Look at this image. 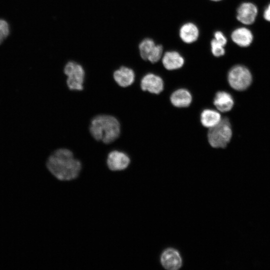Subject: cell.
I'll use <instances>...</instances> for the list:
<instances>
[{
	"instance_id": "7a4b0ae2",
	"label": "cell",
	"mask_w": 270,
	"mask_h": 270,
	"mask_svg": "<svg viewBox=\"0 0 270 270\" xmlns=\"http://www.w3.org/2000/svg\"><path fill=\"white\" fill-rule=\"evenodd\" d=\"M90 132L95 140L108 144L118 138L120 132V126L115 117L110 115L100 114L92 119Z\"/></svg>"
},
{
	"instance_id": "8992f818",
	"label": "cell",
	"mask_w": 270,
	"mask_h": 270,
	"mask_svg": "<svg viewBox=\"0 0 270 270\" xmlns=\"http://www.w3.org/2000/svg\"><path fill=\"white\" fill-rule=\"evenodd\" d=\"M258 14L257 6L251 2H244L236 10V18L242 24L248 26L254 22Z\"/></svg>"
},
{
	"instance_id": "603a6c76",
	"label": "cell",
	"mask_w": 270,
	"mask_h": 270,
	"mask_svg": "<svg viewBox=\"0 0 270 270\" xmlns=\"http://www.w3.org/2000/svg\"><path fill=\"white\" fill-rule=\"evenodd\" d=\"M4 39V38L3 37L1 33L0 32V44H2V42Z\"/></svg>"
},
{
	"instance_id": "277c9868",
	"label": "cell",
	"mask_w": 270,
	"mask_h": 270,
	"mask_svg": "<svg viewBox=\"0 0 270 270\" xmlns=\"http://www.w3.org/2000/svg\"><path fill=\"white\" fill-rule=\"evenodd\" d=\"M228 80L230 86L233 89L242 91L246 90L252 80V74L246 66L238 64L232 66L228 74Z\"/></svg>"
},
{
	"instance_id": "6da1fadb",
	"label": "cell",
	"mask_w": 270,
	"mask_h": 270,
	"mask_svg": "<svg viewBox=\"0 0 270 270\" xmlns=\"http://www.w3.org/2000/svg\"><path fill=\"white\" fill-rule=\"evenodd\" d=\"M46 167L57 179L68 181L76 178L79 175L82 164L75 158L68 149L60 148L55 150L48 158Z\"/></svg>"
},
{
	"instance_id": "e0dca14e",
	"label": "cell",
	"mask_w": 270,
	"mask_h": 270,
	"mask_svg": "<svg viewBox=\"0 0 270 270\" xmlns=\"http://www.w3.org/2000/svg\"><path fill=\"white\" fill-rule=\"evenodd\" d=\"M156 44L150 38H145L140 42L139 50L140 56L143 60H148Z\"/></svg>"
},
{
	"instance_id": "30bf717a",
	"label": "cell",
	"mask_w": 270,
	"mask_h": 270,
	"mask_svg": "<svg viewBox=\"0 0 270 270\" xmlns=\"http://www.w3.org/2000/svg\"><path fill=\"white\" fill-rule=\"evenodd\" d=\"M230 37L235 44L242 48L250 46L254 40L252 31L244 26L239 27L234 30L231 34Z\"/></svg>"
},
{
	"instance_id": "5b68a950",
	"label": "cell",
	"mask_w": 270,
	"mask_h": 270,
	"mask_svg": "<svg viewBox=\"0 0 270 270\" xmlns=\"http://www.w3.org/2000/svg\"><path fill=\"white\" fill-rule=\"evenodd\" d=\"M64 72L68 78L66 84L70 90H82L84 78V71L80 64L69 62L64 66Z\"/></svg>"
},
{
	"instance_id": "3957f363",
	"label": "cell",
	"mask_w": 270,
	"mask_h": 270,
	"mask_svg": "<svg viewBox=\"0 0 270 270\" xmlns=\"http://www.w3.org/2000/svg\"><path fill=\"white\" fill-rule=\"evenodd\" d=\"M232 136L230 121L228 118H224L216 125L209 128L208 139L212 148H224L230 141Z\"/></svg>"
},
{
	"instance_id": "7c38bea8",
	"label": "cell",
	"mask_w": 270,
	"mask_h": 270,
	"mask_svg": "<svg viewBox=\"0 0 270 270\" xmlns=\"http://www.w3.org/2000/svg\"><path fill=\"white\" fill-rule=\"evenodd\" d=\"M113 76L116 82L123 88L130 86L135 79L133 70L126 66H122L114 71Z\"/></svg>"
},
{
	"instance_id": "ac0fdd59",
	"label": "cell",
	"mask_w": 270,
	"mask_h": 270,
	"mask_svg": "<svg viewBox=\"0 0 270 270\" xmlns=\"http://www.w3.org/2000/svg\"><path fill=\"white\" fill-rule=\"evenodd\" d=\"M224 46L213 38L210 42L212 54L216 57H220L225 54Z\"/></svg>"
},
{
	"instance_id": "7402d4cb",
	"label": "cell",
	"mask_w": 270,
	"mask_h": 270,
	"mask_svg": "<svg viewBox=\"0 0 270 270\" xmlns=\"http://www.w3.org/2000/svg\"><path fill=\"white\" fill-rule=\"evenodd\" d=\"M263 17L266 21L270 22V3L265 8L263 12Z\"/></svg>"
},
{
	"instance_id": "cb8c5ba5",
	"label": "cell",
	"mask_w": 270,
	"mask_h": 270,
	"mask_svg": "<svg viewBox=\"0 0 270 270\" xmlns=\"http://www.w3.org/2000/svg\"><path fill=\"white\" fill-rule=\"evenodd\" d=\"M212 1H214V2H218V1H220L221 0H210Z\"/></svg>"
},
{
	"instance_id": "8fae6325",
	"label": "cell",
	"mask_w": 270,
	"mask_h": 270,
	"mask_svg": "<svg viewBox=\"0 0 270 270\" xmlns=\"http://www.w3.org/2000/svg\"><path fill=\"white\" fill-rule=\"evenodd\" d=\"M164 66L168 70H176L181 68L184 63L182 56L176 51L166 52L162 58Z\"/></svg>"
},
{
	"instance_id": "9c48e42d",
	"label": "cell",
	"mask_w": 270,
	"mask_h": 270,
	"mask_svg": "<svg viewBox=\"0 0 270 270\" xmlns=\"http://www.w3.org/2000/svg\"><path fill=\"white\" fill-rule=\"evenodd\" d=\"M161 262L166 269L176 270L181 267L182 260L179 252L170 248L166 250L162 254Z\"/></svg>"
},
{
	"instance_id": "ffe728a7",
	"label": "cell",
	"mask_w": 270,
	"mask_h": 270,
	"mask_svg": "<svg viewBox=\"0 0 270 270\" xmlns=\"http://www.w3.org/2000/svg\"><path fill=\"white\" fill-rule=\"evenodd\" d=\"M0 32L6 38L10 34V26L8 23L4 20L0 19Z\"/></svg>"
},
{
	"instance_id": "5bb4252c",
	"label": "cell",
	"mask_w": 270,
	"mask_h": 270,
	"mask_svg": "<svg viewBox=\"0 0 270 270\" xmlns=\"http://www.w3.org/2000/svg\"><path fill=\"white\" fill-rule=\"evenodd\" d=\"M200 34L198 26L194 23L188 22L182 25L179 30L180 39L185 43L192 44L198 38Z\"/></svg>"
},
{
	"instance_id": "52a82bcc",
	"label": "cell",
	"mask_w": 270,
	"mask_h": 270,
	"mask_svg": "<svg viewBox=\"0 0 270 270\" xmlns=\"http://www.w3.org/2000/svg\"><path fill=\"white\" fill-rule=\"evenodd\" d=\"M130 162V158L127 154L116 150L108 154L106 160L108 168L112 171L124 170L128 168Z\"/></svg>"
},
{
	"instance_id": "2e32d148",
	"label": "cell",
	"mask_w": 270,
	"mask_h": 270,
	"mask_svg": "<svg viewBox=\"0 0 270 270\" xmlns=\"http://www.w3.org/2000/svg\"><path fill=\"white\" fill-rule=\"evenodd\" d=\"M221 120L220 114L214 110L205 109L200 114V122L202 125L208 128L216 125Z\"/></svg>"
},
{
	"instance_id": "44dd1931",
	"label": "cell",
	"mask_w": 270,
	"mask_h": 270,
	"mask_svg": "<svg viewBox=\"0 0 270 270\" xmlns=\"http://www.w3.org/2000/svg\"><path fill=\"white\" fill-rule=\"evenodd\" d=\"M214 38L217 42H220L224 46H226L227 43V38L225 35L221 31H216L214 34Z\"/></svg>"
},
{
	"instance_id": "9a60e30c",
	"label": "cell",
	"mask_w": 270,
	"mask_h": 270,
	"mask_svg": "<svg viewBox=\"0 0 270 270\" xmlns=\"http://www.w3.org/2000/svg\"><path fill=\"white\" fill-rule=\"evenodd\" d=\"M170 100L172 104L176 107L186 108L190 104L192 96L187 90L180 88L172 94Z\"/></svg>"
},
{
	"instance_id": "4fadbf2b",
	"label": "cell",
	"mask_w": 270,
	"mask_h": 270,
	"mask_svg": "<svg viewBox=\"0 0 270 270\" xmlns=\"http://www.w3.org/2000/svg\"><path fill=\"white\" fill-rule=\"evenodd\" d=\"M214 104L219 111L225 112L232 109L234 105V100L232 96L228 92L219 91L216 94Z\"/></svg>"
},
{
	"instance_id": "d6986e66",
	"label": "cell",
	"mask_w": 270,
	"mask_h": 270,
	"mask_svg": "<svg viewBox=\"0 0 270 270\" xmlns=\"http://www.w3.org/2000/svg\"><path fill=\"white\" fill-rule=\"evenodd\" d=\"M163 56V47L160 44H156L152 51L148 57V60L156 63L162 58Z\"/></svg>"
},
{
	"instance_id": "ba28073f",
	"label": "cell",
	"mask_w": 270,
	"mask_h": 270,
	"mask_svg": "<svg viewBox=\"0 0 270 270\" xmlns=\"http://www.w3.org/2000/svg\"><path fill=\"white\" fill-rule=\"evenodd\" d=\"M140 86L144 91L158 94L163 90L164 84L163 80L160 76L152 73H149L142 78Z\"/></svg>"
}]
</instances>
